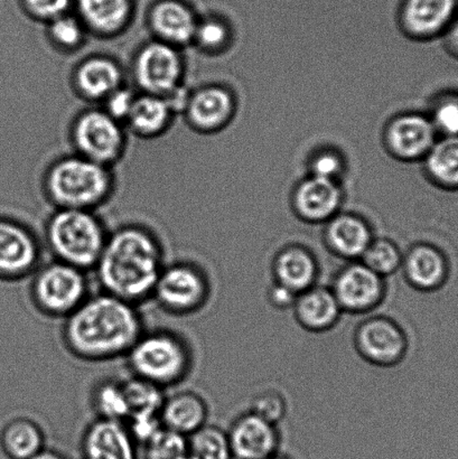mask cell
Instances as JSON below:
<instances>
[{"label":"cell","instance_id":"obj_1","mask_svg":"<svg viewBox=\"0 0 458 459\" xmlns=\"http://www.w3.org/2000/svg\"><path fill=\"white\" fill-rule=\"evenodd\" d=\"M145 331L141 306L100 290L63 319L61 341L79 361L102 363L124 359Z\"/></svg>","mask_w":458,"mask_h":459},{"label":"cell","instance_id":"obj_2","mask_svg":"<svg viewBox=\"0 0 458 459\" xmlns=\"http://www.w3.org/2000/svg\"><path fill=\"white\" fill-rule=\"evenodd\" d=\"M165 264L160 238L143 224L128 223L109 232L92 273L101 291L141 306L151 300Z\"/></svg>","mask_w":458,"mask_h":459},{"label":"cell","instance_id":"obj_3","mask_svg":"<svg viewBox=\"0 0 458 459\" xmlns=\"http://www.w3.org/2000/svg\"><path fill=\"white\" fill-rule=\"evenodd\" d=\"M124 359L130 376L163 390L184 384L195 366L190 341L165 327L146 328Z\"/></svg>","mask_w":458,"mask_h":459},{"label":"cell","instance_id":"obj_4","mask_svg":"<svg viewBox=\"0 0 458 459\" xmlns=\"http://www.w3.org/2000/svg\"><path fill=\"white\" fill-rule=\"evenodd\" d=\"M45 195L56 209L96 211L115 191L111 168L78 154L54 160L45 172Z\"/></svg>","mask_w":458,"mask_h":459},{"label":"cell","instance_id":"obj_5","mask_svg":"<svg viewBox=\"0 0 458 459\" xmlns=\"http://www.w3.org/2000/svg\"><path fill=\"white\" fill-rule=\"evenodd\" d=\"M108 231L96 211L56 209L44 227V247L52 259L92 273Z\"/></svg>","mask_w":458,"mask_h":459},{"label":"cell","instance_id":"obj_6","mask_svg":"<svg viewBox=\"0 0 458 459\" xmlns=\"http://www.w3.org/2000/svg\"><path fill=\"white\" fill-rule=\"evenodd\" d=\"M88 273L54 259L43 263L30 278L31 305L43 316L63 321L92 294Z\"/></svg>","mask_w":458,"mask_h":459},{"label":"cell","instance_id":"obj_7","mask_svg":"<svg viewBox=\"0 0 458 459\" xmlns=\"http://www.w3.org/2000/svg\"><path fill=\"white\" fill-rule=\"evenodd\" d=\"M212 285L208 272L196 261L166 263L152 291L151 301L170 316L186 317L208 305Z\"/></svg>","mask_w":458,"mask_h":459},{"label":"cell","instance_id":"obj_8","mask_svg":"<svg viewBox=\"0 0 458 459\" xmlns=\"http://www.w3.org/2000/svg\"><path fill=\"white\" fill-rule=\"evenodd\" d=\"M70 138L75 154L112 169L125 155L127 129L102 108H89L75 117Z\"/></svg>","mask_w":458,"mask_h":459},{"label":"cell","instance_id":"obj_9","mask_svg":"<svg viewBox=\"0 0 458 459\" xmlns=\"http://www.w3.org/2000/svg\"><path fill=\"white\" fill-rule=\"evenodd\" d=\"M132 75L141 93L169 97L183 87L186 79L181 48L154 39L148 40L134 56Z\"/></svg>","mask_w":458,"mask_h":459},{"label":"cell","instance_id":"obj_10","mask_svg":"<svg viewBox=\"0 0 458 459\" xmlns=\"http://www.w3.org/2000/svg\"><path fill=\"white\" fill-rule=\"evenodd\" d=\"M43 242L24 222L0 215V281L30 278L43 264Z\"/></svg>","mask_w":458,"mask_h":459},{"label":"cell","instance_id":"obj_11","mask_svg":"<svg viewBox=\"0 0 458 459\" xmlns=\"http://www.w3.org/2000/svg\"><path fill=\"white\" fill-rule=\"evenodd\" d=\"M408 346L410 342L406 332L390 317L367 318L354 332V348L372 366H397L405 359Z\"/></svg>","mask_w":458,"mask_h":459},{"label":"cell","instance_id":"obj_12","mask_svg":"<svg viewBox=\"0 0 458 459\" xmlns=\"http://www.w3.org/2000/svg\"><path fill=\"white\" fill-rule=\"evenodd\" d=\"M330 288L343 313L353 315L371 313L379 307L387 291L385 278L360 260L344 264Z\"/></svg>","mask_w":458,"mask_h":459},{"label":"cell","instance_id":"obj_13","mask_svg":"<svg viewBox=\"0 0 458 459\" xmlns=\"http://www.w3.org/2000/svg\"><path fill=\"white\" fill-rule=\"evenodd\" d=\"M136 440L124 421L94 418L80 440L81 459H139Z\"/></svg>","mask_w":458,"mask_h":459},{"label":"cell","instance_id":"obj_14","mask_svg":"<svg viewBox=\"0 0 458 459\" xmlns=\"http://www.w3.org/2000/svg\"><path fill=\"white\" fill-rule=\"evenodd\" d=\"M227 434L232 459H266L277 455L281 445L277 425L251 411L237 417Z\"/></svg>","mask_w":458,"mask_h":459},{"label":"cell","instance_id":"obj_15","mask_svg":"<svg viewBox=\"0 0 458 459\" xmlns=\"http://www.w3.org/2000/svg\"><path fill=\"white\" fill-rule=\"evenodd\" d=\"M403 277L412 288L421 292L443 290L450 281L451 260L445 252L428 243L412 247L402 258Z\"/></svg>","mask_w":458,"mask_h":459},{"label":"cell","instance_id":"obj_16","mask_svg":"<svg viewBox=\"0 0 458 459\" xmlns=\"http://www.w3.org/2000/svg\"><path fill=\"white\" fill-rule=\"evenodd\" d=\"M74 91L84 100L100 102L125 85V74L118 62L106 56L85 57L72 72Z\"/></svg>","mask_w":458,"mask_h":459},{"label":"cell","instance_id":"obj_17","mask_svg":"<svg viewBox=\"0 0 458 459\" xmlns=\"http://www.w3.org/2000/svg\"><path fill=\"white\" fill-rule=\"evenodd\" d=\"M197 24L194 12L179 0H160L148 16L152 38L177 48L193 44Z\"/></svg>","mask_w":458,"mask_h":459},{"label":"cell","instance_id":"obj_18","mask_svg":"<svg viewBox=\"0 0 458 459\" xmlns=\"http://www.w3.org/2000/svg\"><path fill=\"white\" fill-rule=\"evenodd\" d=\"M209 404L194 390H178L165 397L160 411L163 429L190 437L208 424Z\"/></svg>","mask_w":458,"mask_h":459},{"label":"cell","instance_id":"obj_19","mask_svg":"<svg viewBox=\"0 0 458 459\" xmlns=\"http://www.w3.org/2000/svg\"><path fill=\"white\" fill-rule=\"evenodd\" d=\"M291 309L299 325L312 333L332 330L343 314L331 288L317 285L300 292Z\"/></svg>","mask_w":458,"mask_h":459},{"label":"cell","instance_id":"obj_20","mask_svg":"<svg viewBox=\"0 0 458 459\" xmlns=\"http://www.w3.org/2000/svg\"><path fill=\"white\" fill-rule=\"evenodd\" d=\"M76 7L89 34L98 38L119 36L133 17L132 0H76Z\"/></svg>","mask_w":458,"mask_h":459},{"label":"cell","instance_id":"obj_21","mask_svg":"<svg viewBox=\"0 0 458 459\" xmlns=\"http://www.w3.org/2000/svg\"><path fill=\"white\" fill-rule=\"evenodd\" d=\"M273 281L300 294L316 285L320 264L307 247L289 246L278 252L272 264Z\"/></svg>","mask_w":458,"mask_h":459},{"label":"cell","instance_id":"obj_22","mask_svg":"<svg viewBox=\"0 0 458 459\" xmlns=\"http://www.w3.org/2000/svg\"><path fill=\"white\" fill-rule=\"evenodd\" d=\"M232 107V99L226 90L205 87L190 92L183 115L188 126L200 132H211L226 124Z\"/></svg>","mask_w":458,"mask_h":459},{"label":"cell","instance_id":"obj_23","mask_svg":"<svg viewBox=\"0 0 458 459\" xmlns=\"http://www.w3.org/2000/svg\"><path fill=\"white\" fill-rule=\"evenodd\" d=\"M177 117L168 99L155 94L139 93L134 99L125 129L138 137L151 139L168 132Z\"/></svg>","mask_w":458,"mask_h":459},{"label":"cell","instance_id":"obj_24","mask_svg":"<svg viewBox=\"0 0 458 459\" xmlns=\"http://www.w3.org/2000/svg\"><path fill=\"white\" fill-rule=\"evenodd\" d=\"M372 240L369 227L351 215L335 218L326 231V243L332 254L348 263L360 260Z\"/></svg>","mask_w":458,"mask_h":459},{"label":"cell","instance_id":"obj_25","mask_svg":"<svg viewBox=\"0 0 458 459\" xmlns=\"http://www.w3.org/2000/svg\"><path fill=\"white\" fill-rule=\"evenodd\" d=\"M47 443L45 431L38 421L21 416L0 430V449L8 459H30L42 452Z\"/></svg>","mask_w":458,"mask_h":459},{"label":"cell","instance_id":"obj_26","mask_svg":"<svg viewBox=\"0 0 458 459\" xmlns=\"http://www.w3.org/2000/svg\"><path fill=\"white\" fill-rule=\"evenodd\" d=\"M457 0H408L405 20L411 30L420 35L437 33L451 24Z\"/></svg>","mask_w":458,"mask_h":459},{"label":"cell","instance_id":"obj_27","mask_svg":"<svg viewBox=\"0 0 458 459\" xmlns=\"http://www.w3.org/2000/svg\"><path fill=\"white\" fill-rule=\"evenodd\" d=\"M435 127L419 116L403 117L390 129V142L398 154L412 157L433 147Z\"/></svg>","mask_w":458,"mask_h":459},{"label":"cell","instance_id":"obj_28","mask_svg":"<svg viewBox=\"0 0 458 459\" xmlns=\"http://www.w3.org/2000/svg\"><path fill=\"white\" fill-rule=\"evenodd\" d=\"M296 204L303 217L321 221L335 212L340 204V193L331 179L315 178L300 186Z\"/></svg>","mask_w":458,"mask_h":459},{"label":"cell","instance_id":"obj_29","mask_svg":"<svg viewBox=\"0 0 458 459\" xmlns=\"http://www.w3.org/2000/svg\"><path fill=\"white\" fill-rule=\"evenodd\" d=\"M90 406L96 418L127 421L129 408L124 381L112 377L98 381L90 394Z\"/></svg>","mask_w":458,"mask_h":459},{"label":"cell","instance_id":"obj_30","mask_svg":"<svg viewBox=\"0 0 458 459\" xmlns=\"http://www.w3.org/2000/svg\"><path fill=\"white\" fill-rule=\"evenodd\" d=\"M123 381L129 408L127 421L134 418L160 417L165 399L163 389L132 376Z\"/></svg>","mask_w":458,"mask_h":459},{"label":"cell","instance_id":"obj_31","mask_svg":"<svg viewBox=\"0 0 458 459\" xmlns=\"http://www.w3.org/2000/svg\"><path fill=\"white\" fill-rule=\"evenodd\" d=\"M47 36L48 42L58 51L71 53L83 47L89 31L78 16L67 13L48 22Z\"/></svg>","mask_w":458,"mask_h":459},{"label":"cell","instance_id":"obj_32","mask_svg":"<svg viewBox=\"0 0 458 459\" xmlns=\"http://www.w3.org/2000/svg\"><path fill=\"white\" fill-rule=\"evenodd\" d=\"M188 438L192 459H232L227 431L206 424Z\"/></svg>","mask_w":458,"mask_h":459},{"label":"cell","instance_id":"obj_33","mask_svg":"<svg viewBox=\"0 0 458 459\" xmlns=\"http://www.w3.org/2000/svg\"><path fill=\"white\" fill-rule=\"evenodd\" d=\"M428 169L444 186L458 187V137H445L432 147Z\"/></svg>","mask_w":458,"mask_h":459},{"label":"cell","instance_id":"obj_34","mask_svg":"<svg viewBox=\"0 0 458 459\" xmlns=\"http://www.w3.org/2000/svg\"><path fill=\"white\" fill-rule=\"evenodd\" d=\"M403 255L396 243L379 238L372 240L360 261L385 279L402 269Z\"/></svg>","mask_w":458,"mask_h":459},{"label":"cell","instance_id":"obj_35","mask_svg":"<svg viewBox=\"0 0 458 459\" xmlns=\"http://www.w3.org/2000/svg\"><path fill=\"white\" fill-rule=\"evenodd\" d=\"M143 459H191L188 438L161 429L143 445Z\"/></svg>","mask_w":458,"mask_h":459},{"label":"cell","instance_id":"obj_36","mask_svg":"<svg viewBox=\"0 0 458 459\" xmlns=\"http://www.w3.org/2000/svg\"><path fill=\"white\" fill-rule=\"evenodd\" d=\"M263 420L278 425L287 413V403L281 393L266 390L255 394L251 400L250 411Z\"/></svg>","mask_w":458,"mask_h":459},{"label":"cell","instance_id":"obj_37","mask_svg":"<svg viewBox=\"0 0 458 459\" xmlns=\"http://www.w3.org/2000/svg\"><path fill=\"white\" fill-rule=\"evenodd\" d=\"M434 127L441 130L445 137H458V94L448 96L438 103Z\"/></svg>","mask_w":458,"mask_h":459},{"label":"cell","instance_id":"obj_38","mask_svg":"<svg viewBox=\"0 0 458 459\" xmlns=\"http://www.w3.org/2000/svg\"><path fill=\"white\" fill-rule=\"evenodd\" d=\"M137 93H134L133 89L123 85V87L117 89L115 92H112L110 96L102 102V109L105 110L108 115H110L112 118L125 125V121L128 119L130 111L133 109Z\"/></svg>","mask_w":458,"mask_h":459},{"label":"cell","instance_id":"obj_39","mask_svg":"<svg viewBox=\"0 0 458 459\" xmlns=\"http://www.w3.org/2000/svg\"><path fill=\"white\" fill-rule=\"evenodd\" d=\"M227 29L217 20L199 21L193 44L203 49H214L222 47L227 39Z\"/></svg>","mask_w":458,"mask_h":459},{"label":"cell","instance_id":"obj_40","mask_svg":"<svg viewBox=\"0 0 458 459\" xmlns=\"http://www.w3.org/2000/svg\"><path fill=\"white\" fill-rule=\"evenodd\" d=\"M27 13L38 21L47 22L69 13L71 0H22Z\"/></svg>","mask_w":458,"mask_h":459},{"label":"cell","instance_id":"obj_41","mask_svg":"<svg viewBox=\"0 0 458 459\" xmlns=\"http://www.w3.org/2000/svg\"><path fill=\"white\" fill-rule=\"evenodd\" d=\"M298 294L291 291L289 288L280 285L275 281L268 288L267 299L269 304L277 309L285 310L293 308Z\"/></svg>","mask_w":458,"mask_h":459},{"label":"cell","instance_id":"obj_42","mask_svg":"<svg viewBox=\"0 0 458 459\" xmlns=\"http://www.w3.org/2000/svg\"><path fill=\"white\" fill-rule=\"evenodd\" d=\"M340 160L333 155H322L314 164L316 178L332 179L340 170Z\"/></svg>","mask_w":458,"mask_h":459},{"label":"cell","instance_id":"obj_43","mask_svg":"<svg viewBox=\"0 0 458 459\" xmlns=\"http://www.w3.org/2000/svg\"><path fill=\"white\" fill-rule=\"evenodd\" d=\"M30 459H70L62 453L53 451V449L44 448L42 452L39 453L38 455Z\"/></svg>","mask_w":458,"mask_h":459},{"label":"cell","instance_id":"obj_44","mask_svg":"<svg viewBox=\"0 0 458 459\" xmlns=\"http://www.w3.org/2000/svg\"><path fill=\"white\" fill-rule=\"evenodd\" d=\"M450 44L454 52L458 54V17L452 22L450 29Z\"/></svg>","mask_w":458,"mask_h":459},{"label":"cell","instance_id":"obj_45","mask_svg":"<svg viewBox=\"0 0 458 459\" xmlns=\"http://www.w3.org/2000/svg\"><path fill=\"white\" fill-rule=\"evenodd\" d=\"M266 459H289V458H287V457H284V456H281L280 454H277V455L272 456V457H269V458H266Z\"/></svg>","mask_w":458,"mask_h":459},{"label":"cell","instance_id":"obj_46","mask_svg":"<svg viewBox=\"0 0 458 459\" xmlns=\"http://www.w3.org/2000/svg\"><path fill=\"white\" fill-rule=\"evenodd\" d=\"M81 459V458H80Z\"/></svg>","mask_w":458,"mask_h":459},{"label":"cell","instance_id":"obj_47","mask_svg":"<svg viewBox=\"0 0 458 459\" xmlns=\"http://www.w3.org/2000/svg\"><path fill=\"white\" fill-rule=\"evenodd\" d=\"M192 459V458H191Z\"/></svg>","mask_w":458,"mask_h":459}]
</instances>
